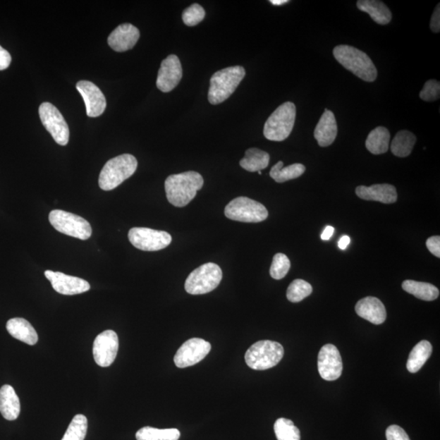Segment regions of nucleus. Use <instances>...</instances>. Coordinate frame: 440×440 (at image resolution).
<instances>
[{
    "label": "nucleus",
    "mask_w": 440,
    "mask_h": 440,
    "mask_svg": "<svg viewBox=\"0 0 440 440\" xmlns=\"http://www.w3.org/2000/svg\"><path fill=\"white\" fill-rule=\"evenodd\" d=\"M203 177L196 171H186L166 178L165 190L167 200L176 207H186L202 190Z\"/></svg>",
    "instance_id": "f257e3e1"
},
{
    "label": "nucleus",
    "mask_w": 440,
    "mask_h": 440,
    "mask_svg": "<svg viewBox=\"0 0 440 440\" xmlns=\"http://www.w3.org/2000/svg\"><path fill=\"white\" fill-rule=\"evenodd\" d=\"M334 56L345 69L365 82H374L378 77V71L374 62L365 52L349 45L335 47Z\"/></svg>",
    "instance_id": "f03ea898"
},
{
    "label": "nucleus",
    "mask_w": 440,
    "mask_h": 440,
    "mask_svg": "<svg viewBox=\"0 0 440 440\" xmlns=\"http://www.w3.org/2000/svg\"><path fill=\"white\" fill-rule=\"evenodd\" d=\"M138 162L132 154H123L109 160L99 176V186L104 191L114 190L132 176Z\"/></svg>",
    "instance_id": "7ed1b4c3"
},
{
    "label": "nucleus",
    "mask_w": 440,
    "mask_h": 440,
    "mask_svg": "<svg viewBox=\"0 0 440 440\" xmlns=\"http://www.w3.org/2000/svg\"><path fill=\"white\" fill-rule=\"evenodd\" d=\"M245 76L243 66L225 68L214 73L211 78L208 92L209 102L218 104L226 101L238 88Z\"/></svg>",
    "instance_id": "20e7f679"
},
{
    "label": "nucleus",
    "mask_w": 440,
    "mask_h": 440,
    "mask_svg": "<svg viewBox=\"0 0 440 440\" xmlns=\"http://www.w3.org/2000/svg\"><path fill=\"white\" fill-rule=\"evenodd\" d=\"M283 356L282 345L271 340H262L251 346L245 355V360L250 368L266 370L279 365Z\"/></svg>",
    "instance_id": "39448f33"
},
{
    "label": "nucleus",
    "mask_w": 440,
    "mask_h": 440,
    "mask_svg": "<svg viewBox=\"0 0 440 440\" xmlns=\"http://www.w3.org/2000/svg\"><path fill=\"white\" fill-rule=\"evenodd\" d=\"M295 118V104L289 102L282 104L265 123L264 135L266 139L271 141L286 140L292 133Z\"/></svg>",
    "instance_id": "423d86ee"
},
{
    "label": "nucleus",
    "mask_w": 440,
    "mask_h": 440,
    "mask_svg": "<svg viewBox=\"0 0 440 440\" xmlns=\"http://www.w3.org/2000/svg\"><path fill=\"white\" fill-rule=\"evenodd\" d=\"M223 277L219 266L208 263L193 270L185 281V291L190 295H205L216 290Z\"/></svg>",
    "instance_id": "0eeeda50"
},
{
    "label": "nucleus",
    "mask_w": 440,
    "mask_h": 440,
    "mask_svg": "<svg viewBox=\"0 0 440 440\" xmlns=\"http://www.w3.org/2000/svg\"><path fill=\"white\" fill-rule=\"evenodd\" d=\"M224 214L229 219L244 223H259L269 217L263 204L245 197L233 199L225 207Z\"/></svg>",
    "instance_id": "6e6552de"
},
{
    "label": "nucleus",
    "mask_w": 440,
    "mask_h": 440,
    "mask_svg": "<svg viewBox=\"0 0 440 440\" xmlns=\"http://www.w3.org/2000/svg\"><path fill=\"white\" fill-rule=\"evenodd\" d=\"M49 218L52 226L63 234L83 240L91 238L92 229L90 224L77 214L54 209L50 212Z\"/></svg>",
    "instance_id": "1a4fd4ad"
},
{
    "label": "nucleus",
    "mask_w": 440,
    "mask_h": 440,
    "mask_svg": "<svg viewBox=\"0 0 440 440\" xmlns=\"http://www.w3.org/2000/svg\"><path fill=\"white\" fill-rule=\"evenodd\" d=\"M39 114L42 123L56 142L66 145L70 140L69 126L59 109L49 102H44L39 106Z\"/></svg>",
    "instance_id": "9d476101"
},
{
    "label": "nucleus",
    "mask_w": 440,
    "mask_h": 440,
    "mask_svg": "<svg viewBox=\"0 0 440 440\" xmlns=\"http://www.w3.org/2000/svg\"><path fill=\"white\" fill-rule=\"evenodd\" d=\"M130 243L143 251H158L171 243V236L164 231L148 228H133L128 233Z\"/></svg>",
    "instance_id": "9b49d317"
},
{
    "label": "nucleus",
    "mask_w": 440,
    "mask_h": 440,
    "mask_svg": "<svg viewBox=\"0 0 440 440\" xmlns=\"http://www.w3.org/2000/svg\"><path fill=\"white\" fill-rule=\"evenodd\" d=\"M212 345L202 338H193L183 343L174 358L178 368L197 365L211 352Z\"/></svg>",
    "instance_id": "f8f14e48"
},
{
    "label": "nucleus",
    "mask_w": 440,
    "mask_h": 440,
    "mask_svg": "<svg viewBox=\"0 0 440 440\" xmlns=\"http://www.w3.org/2000/svg\"><path fill=\"white\" fill-rule=\"evenodd\" d=\"M119 347L118 334L113 330L99 334L93 343V356L101 367H109L114 363Z\"/></svg>",
    "instance_id": "ddd939ff"
},
{
    "label": "nucleus",
    "mask_w": 440,
    "mask_h": 440,
    "mask_svg": "<svg viewBox=\"0 0 440 440\" xmlns=\"http://www.w3.org/2000/svg\"><path fill=\"white\" fill-rule=\"evenodd\" d=\"M343 360L338 349L333 344L324 345L318 355V371L322 378L334 381L341 377Z\"/></svg>",
    "instance_id": "4468645a"
},
{
    "label": "nucleus",
    "mask_w": 440,
    "mask_h": 440,
    "mask_svg": "<svg viewBox=\"0 0 440 440\" xmlns=\"http://www.w3.org/2000/svg\"><path fill=\"white\" fill-rule=\"evenodd\" d=\"M46 279H48L54 289L63 295H75L90 290V284L80 277L72 276L59 271L47 270Z\"/></svg>",
    "instance_id": "2eb2a0df"
},
{
    "label": "nucleus",
    "mask_w": 440,
    "mask_h": 440,
    "mask_svg": "<svg viewBox=\"0 0 440 440\" xmlns=\"http://www.w3.org/2000/svg\"><path fill=\"white\" fill-rule=\"evenodd\" d=\"M182 76L180 59L176 55H170L161 62L157 78V87L162 92H170L179 85Z\"/></svg>",
    "instance_id": "dca6fc26"
},
{
    "label": "nucleus",
    "mask_w": 440,
    "mask_h": 440,
    "mask_svg": "<svg viewBox=\"0 0 440 440\" xmlns=\"http://www.w3.org/2000/svg\"><path fill=\"white\" fill-rule=\"evenodd\" d=\"M77 90L85 101L88 117L101 116L106 108V99L97 85L90 81H80L76 85Z\"/></svg>",
    "instance_id": "f3484780"
},
{
    "label": "nucleus",
    "mask_w": 440,
    "mask_h": 440,
    "mask_svg": "<svg viewBox=\"0 0 440 440\" xmlns=\"http://www.w3.org/2000/svg\"><path fill=\"white\" fill-rule=\"evenodd\" d=\"M140 39V31L132 24L120 25L108 38V44L115 51L123 52L134 48Z\"/></svg>",
    "instance_id": "a211bd4d"
},
{
    "label": "nucleus",
    "mask_w": 440,
    "mask_h": 440,
    "mask_svg": "<svg viewBox=\"0 0 440 440\" xmlns=\"http://www.w3.org/2000/svg\"><path fill=\"white\" fill-rule=\"evenodd\" d=\"M358 315L374 324L384 323L386 311L384 303L375 297H366L360 300L355 305Z\"/></svg>",
    "instance_id": "6ab92c4d"
},
{
    "label": "nucleus",
    "mask_w": 440,
    "mask_h": 440,
    "mask_svg": "<svg viewBox=\"0 0 440 440\" xmlns=\"http://www.w3.org/2000/svg\"><path fill=\"white\" fill-rule=\"evenodd\" d=\"M356 195L366 201H375L384 204H392L397 201V191L395 186L389 183L374 185L370 187L358 186Z\"/></svg>",
    "instance_id": "aec40b11"
},
{
    "label": "nucleus",
    "mask_w": 440,
    "mask_h": 440,
    "mask_svg": "<svg viewBox=\"0 0 440 440\" xmlns=\"http://www.w3.org/2000/svg\"><path fill=\"white\" fill-rule=\"evenodd\" d=\"M338 135V125L336 118L331 110L324 109L321 119L314 130V138L321 147L331 145Z\"/></svg>",
    "instance_id": "412c9836"
},
{
    "label": "nucleus",
    "mask_w": 440,
    "mask_h": 440,
    "mask_svg": "<svg viewBox=\"0 0 440 440\" xmlns=\"http://www.w3.org/2000/svg\"><path fill=\"white\" fill-rule=\"evenodd\" d=\"M12 336L26 344L34 346L38 343L39 336L31 324L23 318L10 319L6 326Z\"/></svg>",
    "instance_id": "4be33fe9"
},
{
    "label": "nucleus",
    "mask_w": 440,
    "mask_h": 440,
    "mask_svg": "<svg viewBox=\"0 0 440 440\" xmlns=\"http://www.w3.org/2000/svg\"><path fill=\"white\" fill-rule=\"evenodd\" d=\"M20 412V400L13 387L4 385L0 389V412L8 421L17 419Z\"/></svg>",
    "instance_id": "5701e85b"
},
{
    "label": "nucleus",
    "mask_w": 440,
    "mask_h": 440,
    "mask_svg": "<svg viewBox=\"0 0 440 440\" xmlns=\"http://www.w3.org/2000/svg\"><path fill=\"white\" fill-rule=\"evenodd\" d=\"M356 5L360 11L368 13L376 23L387 25L391 23V12L384 2L379 0H359Z\"/></svg>",
    "instance_id": "b1692460"
},
{
    "label": "nucleus",
    "mask_w": 440,
    "mask_h": 440,
    "mask_svg": "<svg viewBox=\"0 0 440 440\" xmlns=\"http://www.w3.org/2000/svg\"><path fill=\"white\" fill-rule=\"evenodd\" d=\"M390 140L389 130L384 127H378L369 134L365 141V146L371 154L379 155L389 151Z\"/></svg>",
    "instance_id": "393cba45"
},
{
    "label": "nucleus",
    "mask_w": 440,
    "mask_h": 440,
    "mask_svg": "<svg viewBox=\"0 0 440 440\" xmlns=\"http://www.w3.org/2000/svg\"><path fill=\"white\" fill-rule=\"evenodd\" d=\"M432 354V345L422 340L412 348L407 361V369L412 374L417 373Z\"/></svg>",
    "instance_id": "a878e982"
},
{
    "label": "nucleus",
    "mask_w": 440,
    "mask_h": 440,
    "mask_svg": "<svg viewBox=\"0 0 440 440\" xmlns=\"http://www.w3.org/2000/svg\"><path fill=\"white\" fill-rule=\"evenodd\" d=\"M403 290L424 301H434L439 296L437 287L429 283L407 280L403 282Z\"/></svg>",
    "instance_id": "bb28decb"
},
{
    "label": "nucleus",
    "mask_w": 440,
    "mask_h": 440,
    "mask_svg": "<svg viewBox=\"0 0 440 440\" xmlns=\"http://www.w3.org/2000/svg\"><path fill=\"white\" fill-rule=\"evenodd\" d=\"M270 156L266 152L251 148L245 151L244 158L240 161V166L250 172L261 171L268 167Z\"/></svg>",
    "instance_id": "cd10ccee"
},
{
    "label": "nucleus",
    "mask_w": 440,
    "mask_h": 440,
    "mask_svg": "<svg viewBox=\"0 0 440 440\" xmlns=\"http://www.w3.org/2000/svg\"><path fill=\"white\" fill-rule=\"evenodd\" d=\"M417 138L408 130H401L393 139L391 149L392 154L399 158H406L412 153Z\"/></svg>",
    "instance_id": "c85d7f7f"
},
{
    "label": "nucleus",
    "mask_w": 440,
    "mask_h": 440,
    "mask_svg": "<svg viewBox=\"0 0 440 440\" xmlns=\"http://www.w3.org/2000/svg\"><path fill=\"white\" fill-rule=\"evenodd\" d=\"M283 161H280L272 166L270 171V176L277 183H284L288 181L297 179L300 177L306 171L305 165L295 164L283 169Z\"/></svg>",
    "instance_id": "c756f323"
},
{
    "label": "nucleus",
    "mask_w": 440,
    "mask_h": 440,
    "mask_svg": "<svg viewBox=\"0 0 440 440\" xmlns=\"http://www.w3.org/2000/svg\"><path fill=\"white\" fill-rule=\"evenodd\" d=\"M181 432L179 429H158L145 427L139 429L135 434L138 440H179Z\"/></svg>",
    "instance_id": "7c9ffc66"
},
{
    "label": "nucleus",
    "mask_w": 440,
    "mask_h": 440,
    "mask_svg": "<svg viewBox=\"0 0 440 440\" xmlns=\"http://www.w3.org/2000/svg\"><path fill=\"white\" fill-rule=\"evenodd\" d=\"M274 432L277 440H300V431L290 420L281 417L277 419L274 424Z\"/></svg>",
    "instance_id": "2f4dec72"
},
{
    "label": "nucleus",
    "mask_w": 440,
    "mask_h": 440,
    "mask_svg": "<svg viewBox=\"0 0 440 440\" xmlns=\"http://www.w3.org/2000/svg\"><path fill=\"white\" fill-rule=\"evenodd\" d=\"M87 419L85 415L73 417L61 440H85L87 432Z\"/></svg>",
    "instance_id": "473e14b6"
},
{
    "label": "nucleus",
    "mask_w": 440,
    "mask_h": 440,
    "mask_svg": "<svg viewBox=\"0 0 440 440\" xmlns=\"http://www.w3.org/2000/svg\"><path fill=\"white\" fill-rule=\"evenodd\" d=\"M312 293V287L308 282L297 279L288 287L286 297L291 302H300Z\"/></svg>",
    "instance_id": "72a5a7b5"
},
{
    "label": "nucleus",
    "mask_w": 440,
    "mask_h": 440,
    "mask_svg": "<svg viewBox=\"0 0 440 440\" xmlns=\"http://www.w3.org/2000/svg\"><path fill=\"white\" fill-rule=\"evenodd\" d=\"M291 261L288 257L281 253L274 257L270 268V275L275 280H281L287 275L291 269Z\"/></svg>",
    "instance_id": "f704fd0d"
},
{
    "label": "nucleus",
    "mask_w": 440,
    "mask_h": 440,
    "mask_svg": "<svg viewBox=\"0 0 440 440\" xmlns=\"http://www.w3.org/2000/svg\"><path fill=\"white\" fill-rule=\"evenodd\" d=\"M205 10L201 5L195 4L183 11L182 19L186 25L195 26L202 22L203 19L205 18Z\"/></svg>",
    "instance_id": "c9c22d12"
},
{
    "label": "nucleus",
    "mask_w": 440,
    "mask_h": 440,
    "mask_svg": "<svg viewBox=\"0 0 440 440\" xmlns=\"http://www.w3.org/2000/svg\"><path fill=\"white\" fill-rule=\"evenodd\" d=\"M424 102H434L440 97V83L437 80H429L419 94Z\"/></svg>",
    "instance_id": "e433bc0d"
},
{
    "label": "nucleus",
    "mask_w": 440,
    "mask_h": 440,
    "mask_svg": "<svg viewBox=\"0 0 440 440\" xmlns=\"http://www.w3.org/2000/svg\"><path fill=\"white\" fill-rule=\"evenodd\" d=\"M386 436L387 440H410L405 429L397 425L387 428Z\"/></svg>",
    "instance_id": "4c0bfd02"
},
{
    "label": "nucleus",
    "mask_w": 440,
    "mask_h": 440,
    "mask_svg": "<svg viewBox=\"0 0 440 440\" xmlns=\"http://www.w3.org/2000/svg\"><path fill=\"white\" fill-rule=\"evenodd\" d=\"M427 248L429 252L440 258V238L439 236H434L427 240Z\"/></svg>",
    "instance_id": "58836bf2"
},
{
    "label": "nucleus",
    "mask_w": 440,
    "mask_h": 440,
    "mask_svg": "<svg viewBox=\"0 0 440 440\" xmlns=\"http://www.w3.org/2000/svg\"><path fill=\"white\" fill-rule=\"evenodd\" d=\"M12 56L7 50L0 46V71L8 69L11 65Z\"/></svg>",
    "instance_id": "ea45409f"
},
{
    "label": "nucleus",
    "mask_w": 440,
    "mask_h": 440,
    "mask_svg": "<svg viewBox=\"0 0 440 440\" xmlns=\"http://www.w3.org/2000/svg\"><path fill=\"white\" fill-rule=\"evenodd\" d=\"M429 28L434 33H439L440 31V5L438 4L432 14L431 25Z\"/></svg>",
    "instance_id": "a19ab883"
},
{
    "label": "nucleus",
    "mask_w": 440,
    "mask_h": 440,
    "mask_svg": "<svg viewBox=\"0 0 440 440\" xmlns=\"http://www.w3.org/2000/svg\"><path fill=\"white\" fill-rule=\"evenodd\" d=\"M334 233V228L332 226H327L324 228V232L322 234V239L324 240H329L332 237Z\"/></svg>",
    "instance_id": "79ce46f5"
},
{
    "label": "nucleus",
    "mask_w": 440,
    "mask_h": 440,
    "mask_svg": "<svg viewBox=\"0 0 440 440\" xmlns=\"http://www.w3.org/2000/svg\"><path fill=\"white\" fill-rule=\"evenodd\" d=\"M350 243V239L348 236H343V237L339 240L338 248L341 250L347 249L348 245Z\"/></svg>",
    "instance_id": "37998d69"
},
{
    "label": "nucleus",
    "mask_w": 440,
    "mask_h": 440,
    "mask_svg": "<svg viewBox=\"0 0 440 440\" xmlns=\"http://www.w3.org/2000/svg\"><path fill=\"white\" fill-rule=\"evenodd\" d=\"M288 2H289L288 0H271L270 1V3L276 5V6H280V5L285 4Z\"/></svg>",
    "instance_id": "c03bdc74"
}]
</instances>
